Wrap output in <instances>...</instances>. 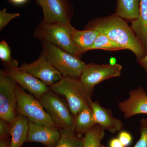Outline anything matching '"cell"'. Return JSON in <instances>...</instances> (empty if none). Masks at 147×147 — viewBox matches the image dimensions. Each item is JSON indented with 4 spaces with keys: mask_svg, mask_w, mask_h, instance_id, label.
I'll use <instances>...</instances> for the list:
<instances>
[{
    "mask_svg": "<svg viewBox=\"0 0 147 147\" xmlns=\"http://www.w3.org/2000/svg\"><path fill=\"white\" fill-rule=\"evenodd\" d=\"M86 29H93L100 34L105 35L124 48L134 53L137 61L147 55V52L137 36L123 18L117 13L92 19L86 26Z\"/></svg>",
    "mask_w": 147,
    "mask_h": 147,
    "instance_id": "1",
    "label": "cell"
},
{
    "mask_svg": "<svg viewBox=\"0 0 147 147\" xmlns=\"http://www.w3.org/2000/svg\"><path fill=\"white\" fill-rule=\"evenodd\" d=\"M50 88L55 93L64 96L74 116L92 101L93 91L87 88L79 78L63 77Z\"/></svg>",
    "mask_w": 147,
    "mask_h": 147,
    "instance_id": "2",
    "label": "cell"
},
{
    "mask_svg": "<svg viewBox=\"0 0 147 147\" xmlns=\"http://www.w3.org/2000/svg\"><path fill=\"white\" fill-rule=\"evenodd\" d=\"M71 24L45 23L41 20L34 30L33 36L40 40H45L81 59L82 55L71 38Z\"/></svg>",
    "mask_w": 147,
    "mask_h": 147,
    "instance_id": "3",
    "label": "cell"
},
{
    "mask_svg": "<svg viewBox=\"0 0 147 147\" xmlns=\"http://www.w3.org/2000/svg\"><path fill=\"white\" fill-rule=\"evenodd\" d=\"M40 41L42 52L63 77L79 78L87 65L80 58L50 42Z\"/></svg>",
    "mask_w": 147,
    "mask_h": 147,
    "instance_id": "4",
    "label": "cell"
},
{
    "mask_svg": "<svg viewBox=\"0 0 147 147\" xmlns=\"http://www.w3.org/2000/svg\"><path fill=\"white\" fill-rule=\"evenodd\" d=\"M17 114L26 117L29 121L55 128H59L54 122L42 103L33 95L27 93L17 86L16 89Z\"/></svg>",
    "mask_w": 147,
    "mask_h": 147,
    "instance_id": "5",
    "label": "cell"
},
{
    "mask_svg": "<svg viewBox=\"0 0 147 147\" xmlns=\"http://www.w3.org/2000/svg\"><path fill=\"white\" fill-rule=\"evenodd\" d=\"M38 100L59 128L75 131L74 116L68 105L57 94L50 90Z\"/></svg>",
    "mask_w": 147,
    "mask_h": 147,
    "instance_id": "6",
    "label": "cell"
},
{
    "mask_svg": "<svg viewBox=\"0 0 147 147\" xmlns=\"http://www.w3.org/2000/svg\"><path fill=\"white\" fill-rule=\"evenodd\" d=\"M18 84L0 70V118L11 123L17 115L16 89Z\"/></svg>",
    "mask_w": 147,
    "mask_h": 147,
    "instance_id": "7",
    "label": "cell"
},
{
    "mask_svg": "<svg viewBox=\"0 0 147 147\" xmlns=\"http://www.w3.org/2000/svg\"><path fill=\"white\" fill-rule=\"evenodd\" d=\"M18 65V61L15 60L3 63L4 70L7 76L24 89L27 90L38 99L51 90L50 87L31 74L19 69Z\"/></svg>",
    "mask_w": 147,
    "mask_h": 147,
    "instance_id": "8",
    "label": "cell"
},
{
    "mask_svg": "<svg viewBox=\"0 0 147 147\" xmlns=\"http://www.w3.org/2000/svg\"><path fill=\"white\" fill-rule=\"evenodd\" d=\"M36 3L42 8L45 23L71 24L73 8L68 0H36Z\"/></svg>",
    "mask_w": 147,
    "mask_h": 147,
    "instance_id": "9",
    "label": "cell"
},
{
    "mask_svg": "<svg viewBox=\"0 0 147 147\" xmlns=\"http://www.w3.org/2000/svg\"><path fill=\"white\" fill-rule=\"evenodd\" d=\"M122 66L120 64H87L79 79L87 88L93 91L94 88L100 82L121 76Z\"/></svg>",
    "mask_w": 147,
    "mask_h": 147,
    "instance_id": "10",
    "label": "cell"
},
{
    "mask_svg": "<svg viewBox=\"0 0 147 147\" xmlns=\"http://www.w3.org/2000/svg\"><path fill=\"white\" fill-rule=\"evenodd\" d=\"M19 68L21 70L31 74L50 87L63 77L42 51L37 59L30 63L22 64Z\"/></svg>",
    "mask_w": 147,
    "mask_h": 147,
    "instance_id": "11",
    "label": "cell"
},
{
    "mask_svg": "<svg viewBox=\"0 0 147 147\" xmlns=\"http://www.w3.org/2000/svg\"><path fill=\"white\" fill-rule=\"evenodd\" d=\"M119 110L125 118L129 119L140 114L147 115V94L142 87L129 92L126 100L118 103Z\"/></svg>",
    "mask_w": 147,
    "mask_h": 147,
    "instance_id": "12",
    "label": "cell"
},
{
    "mask_svg": "<svg viewBox=\"0 0 147 147\" xmlns=\"http://www.w3.org/2000/svg\"><path fill=\"white\" fill-rule=\"evenodd\" d=\"M59 128L29 121L27 142H38L47 147H55L60 137Z\"/></svg>",
    "mask_w": 147,
    "mask_h": 147,
    "instance_id": "13",
    "label": "cell"
},
{
    "mask_svg": "<svg viewBox=\"0 0 147 147\" xmlns=\"http://www.w3.org/2000/svg\"><path fill=\"white\" fill-rule=\"evenodd\" d=\"M90 106L92 110L96 123L99 125L105 130L115 134L123 128V123L113 117L110 109L102 107L98 101L93 102L92 100Z\"/></svg>",
    "mask_w": 147,
    "mask_h": 147,
    "instance_id": "14",
    "label": "cell"
},
{
    "mask_svg": "<svg viewBox=\"0 0 147 147\" xmlns=\"http://www.w3.org/2000/svg\"><path fill=\"white\" fill-rule=\"evenodd\" d=\"M29 121L26 117L17 114L11 125V138L10 147H21L27 142L29 131Z\"/></svg>",
    "mask_w": 147,
    "mask_h": 147,
    "instance_id": "15",
    "label": "cell"
},
{
    "mask_svg": "<svg viewBox=\"0 0 147 147\" xmlns=\"http://www.w3.org/2000/svg\"><path fill=\"white\" fill-rule=\"evenodd\" d=\"M99 34V32L93 29H85L84 30H79L73 26L71 29L72 40L82 55L90 50Z\"/></svg>",
    "mask_w": 147,
    "mask_h": 147,
    "instance_id": "16",
    "label": "cell"
},
{
    "mask_svg": "<svg viewBox=\"0 0 147 147\" xmlns=\"http://www.w3.org/2000/svg\"><path fill=\"white\" fill-rule=\"evenodd\" d=\"M130 27L147 52V0H140L139 16Z\"/></svg>",
    "mask_w": 147,
    "mask_h": 147,
    "instance_id": "17",
    "label": "cell"
},
{
    "mask_svg": "<svg viewBox=\"0 0 147 147\" xmlns=\"http://www.w3.org/2000/svg\"><path fill=\"white\" fill-rule=\"evenodd\" d=\"M96 124L93 113L90 105H88L74 116L75 131L79 135L85 134Z\"/></svg>",
    "mask_w": 147,
    "mask_h": 147,
    "instance_id": "18",
    "label": "cell"
},
{
    "mask_svg": "<svg viewBox=\"0 0 147 147\" xmlns=\"http://www.w3.org/2000/svg\"><path fill=\"white\" fill-rule=\"evenodd\" d=\"M140 9V0H117L116 13L131 21L138 18Z\"/></svg>",
    "mask_w": 147,
    "mask_h": 147,
    "instance_id": "19",
    "label": "cell"
},
{
    "mask_svg": "<svg viewBox=\"0 0 147 147\" xmlns=\"http://www.w3.org/2000/svg\"><path fill=\"white\" fill-rule=\"evenodd\" d=\"M105 130L99 125H95L84 134L82 138V147H100V142L105 135Z\"/></svg>",
    "mask_w": 147,
    "mask_h": 147,
    "instance_id": "20",
    "label": "cell"
},
{
    "mask_svg": "<svg viewBox=\"0 0 147 147\" xmlns=\"http://www.w3.org/2000/svg\"><path fill=\"white\" fill-rule=\"evenodd\" d=\"M60 137L55 147H82V138L72 130L61 129Z\"/></svg>",
    "mask_w": 147,
    "mask_h": 147,
    "instance_id": "21",
    "label": "cell"
},
{
    "mask_svg": "<svg viewBox=\"0 0 147 147\" xmlns=\"http://www.w3.org/2000/svg\"><path fill=\"white\" fill-rule=\"evenodd\" d=\"M96 49L110 51L125 50L121 45L101 34H100L96 38L90 50Z\"/></svg>",
    "mask_w": 147,
    "mask_h": 147,
    "instance_id": "22",
    "label": "cell"
},
{
    "mask_svg": "<svg viewBox=\"0 0 147 147\" xmlns=\"http://www.w3.org/2000/svg\"><path fill=\"white\" fill-rule=\"evenodd\" d=\"M140 123V138L133 147H147V119H141Z\"/></svg>",
    "mask_w": 147,
    "mask_h": 147,
    "instance_id": "23",
    "label": "cell"
},
{
    "mask_svg": "<svg viewBox=\"0 0 147 147\" xmlns=\"http://www.w3.org/2000/svg\"><path fill=\"white\" fill-rule=\"evenodd\" d=\"M20 16L18 13H9L7 11L6 9L4 8L0 11V30L2 31L8 24L9 21L13 18Z\"/></svg>",
    "mask_w": 147,
    "mask_h": 147,
    "instance_id": "24",
    "label": "cell"
},
{
    "mask_svg": "<svg viewBox=\"0 0 147 147\" xmlns=\"http://www.w3.org/2000/svg\"><path fill=\"white\" fill-rule=\"evenodd\" d=\"M0 59L3 63L9 62L12 60L10 47L5 40H2L0 42Z\"/></svg>",
    "mask_w": 147,
    "mask_h": 147,
    "instance_id": "25",
    "label": "cell"
},
{
    "mask_svg": "<svg viewBox=\"0 0 147 147\" xmlns=\"http://www.w3.org/2000/svg\"><path fill=\"white\" fill-rule=\"evenodd\" d=\"M11 134V125L9 123L0 118V138L7 139Z\"/></svg>",
    "mask_w": 147,
    "mask_h": 147,
    "instance_id": "26",
    "label": "cell"
},
{
    "mask_svg": "<svg viewBox=\"0 0 147 147\" xmlns=\"http://www.w3.org/2000/svg\"><path fill=\"white\" fill-rule=\"evenodd\" d=\"M118 139L124 147H127L131 144L132 138L131 134L126 131H122L119 133Z\"/></svg>",
    "mask_w": 147,
    "mask_h": 147,
    "instance_id": "27",
    "label": "cell"
},
{
    "mask_svg": "<svg viewBox=\"0 0 147 147\" xmlns=\"http://www.w3.org/2000/svg\"><path fill=\"white\" fill-rule=\"evenodd\" d=\"M109 147H124L122 144L119 139L117 138H114L110 140L109 143Z\"/></svg>",
    "mask_w": 147,
    "mask_h": 147,
    "instance_id": "28",
    "label": "cell"
},
{
    "mask_svg": "<svg viewBox=\"0 0 147 147\" xmlns=\"http://www.w3.org/2000/svg\"><path fill=\"white\" fill-rule=\"evenodd\" d=\"M137 62L144 69L147 74V54L144 58Z\"/></svg>",
    "mask_w": 147,
    "mask_h": 147,
    "instance_id": "29",
    "label": "cell"
},
{
    "mask_svg": "<svg viewBox=\"0 0 147 147\" xmlns=\"http://www.w3.org/2000/svg\"><path fill=\"white\" fill-rule=\"evenodd\" d=\"M10 143L8 142L7 139H1L0 147H10Z\"/></svg>",
    "mask_w": 147,
    "mask_h": 147,
    "instance_id": "30",
    "label": "cell"
},
{
    "mask_svg": "<svg viewBox=\"0 0 147 147\" xmlns=\"http://www.w3.org/2000/svg\"><path fill=\"white\" fill-rule=\"evenodd\" d=\"M27 0H9V2L14 4L20 5L26 2Z\"/></svg>",
    "mask_w": 147,
    "mask_h": 147,
    "instance_id": "31",
    "label": "cell"
},
{
    "mask_svg": "<svg viewBox=\"0 0 147 147\" xmlns=\"http://www.w3.org/2000/svg\"><path fill=\"white\" fill-rule=\"evenodd\" d=\"M100 147H109L107 146H105V145L101 144V146H100Z\"/></svg>",
    "mask_w": 147,
    "mask_h": 147,
    "instance_id": "32",
    "label": "cell"
}]
</instances>
